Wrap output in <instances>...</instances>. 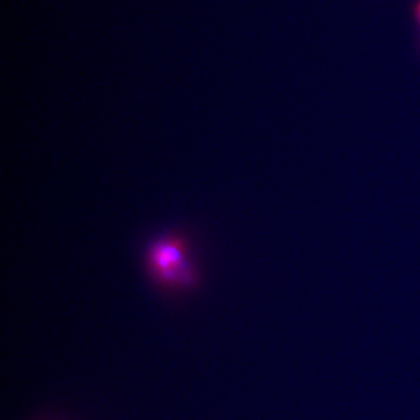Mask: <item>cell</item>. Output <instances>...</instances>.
Wrapping results in <instances>:
<instances>
[{
	"instance_id": "1",
	"label": "cell",
	"mask_w": 420,
	"mask_h": 420,
	"mask_svg": "<svg viewBox=\"0 0 420 420\" xmlns=\"http://www.w3.org/2000/svg\"><path fill=\"white\" fill-rule=\"evenodd\" d=\"M147 262L153 276L166 286L184 287L198 280L196 269L188 259L187 241L177 234L163 235L151 242Z\"/></svg>"
},
{
	"instance_id": "3",
	"label": "cell",
	"mask_w": 420,
	"mask_h": 420,
	"mask_svg": "<svg viewBox=\"0 0 420 420\" xmlns=\"http://www.w3.org/2000/svg\"><path fill=\"white\" fill-rule=\"evenodd\" d=\"M419 18H420V12H419Z\"/></svg>"
},
{
	"instance_id": "2",
	"label": "cell",
	"mask_w": 420,
	"mask_h": 420,
	"mask_svg": "<svg viewBox=\"0 0 420 420\" xmlns=\"http://www.w3.org/2000/svg\"><path fill=\"white\" fill-rule=\"evenodd\" d=\"M419 12H420V6H419Z\"/></svg>"
}]
</instances>
